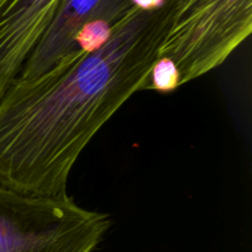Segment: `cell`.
I'll list each match as a JSON object with an SVG mask.
<instances>
[{"label": "cell", "instance_id": "cell-1", "mask_svg": "<svg viewBox=\"0 0 252 252\" xmlns=\"http://www.w3.org/2000/svg\"><path fill=\"white\" fill-rule=\"evenodd\" d=\"M166 12L133 6L95 49H80L0 98V184L39 196L68 194L84 150L144 90L159 58Z\"/></svg>", "mask_w": 252, "mask_h": 252}, {"label": "cell", "instance_id": "cell-2", "mask_svg": "<svg viewBox=\"0 0 252 252\" xmlns=\"http://www.w3.org/2000/svg\"><path fill=\"white\" fill-rule=\"evenodd\" d=\"M111 225L110 214L69 194L24 193L0 184V252H95Z\"/></svg>", "mask_w": 252, "mask_h": 252}, {"label": "cell", "instance_id": "cell-3", "mask_svg": "<svg viewBox=\"0 0 252 252\" xmlns=\"http://www.w3.org/2000/svg\"><path fill=\"white\" fill-rule=\"evenodd\" d=\"M164 7L159 58L174 63L180 86L220 66L252 32V0H165Z\"/></svg>", "mask_w": 252, "mask_h": 252}, {"label": "cell", "instance_id": "cell-4", "mask_svg": "<svg viewBox=\"0 0 252 252\" xmlns=\"http://www.w3.org/2000/svg\"><path fill=\"white\" fill-rule=\"evenodd\" d=\"M130 0H61L51 22L16 79H31L80 51L79 38L96 26L113 27L128 14Z\"/></svg>", "mask_w": 252, "mask_h": 252}, {"label": "cell", "instance_id": "cell-5", "mask_svg": "<svg viewBox=\"0 0 252 252\" xmlns=\"http://www.w3.org/2000/svg\"><path fill=\"white\" fill-rule=\"evenodd\" d=\"M61 0H0V98L19 76Z\"/></svg>", "mask_w": 252, "mask_h": 252}, {"label": "cell", "instance_id": "cell-6", "mask_svg": "<svg viewBox=\"0 0 252 252\" xmlns=\"http://www.w3.org/2000/svg\"><path fill=\"white\" fill-rule=\"evenodd\" d=\"M180 88L179 71L169 59L159 58L153 65L145 89H154L161 93H169Z\"/></svg>", "mask_w": 252, "mask_h": 252}, {"label": "cell", "instance_id": "cell-7", "mask_svg": "<svg viewBox=\"0 0 252 252\" xmlns=\"http://www.w3.org/2000/svg\"><path fill=\"white\" fill-rule=\"evenodd\" d=\"M133 6L139 7L143 10H155L159 9L165 0H130Z\"/></svg>", "mask_w": 252, "mask_h": 252}]
</instances>
